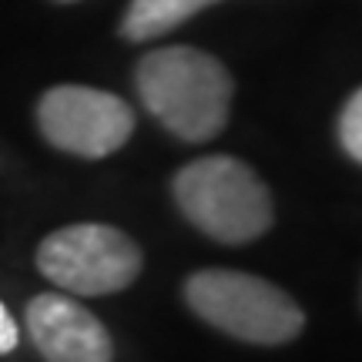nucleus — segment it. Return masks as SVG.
<instances>
[{"instance_id":"obj_1","label":"nucleus","mask_w":362,"mask_h":362,"mask_svg":"<svg viewBox=\"0 0 362 362\" xmlns=\"http://www.w3.org/2000/svg\"><path fill=\"white\" fill-rule=\"evenodd\" d=\"M134 84L148 115L181 141H211L228 124L232 78L218 57L198 47H161L144 54Z\"/></svg>"},{"instance_id":"obj_2","label":"nucleus","mask_w":362,"mask_h":362,"mask_svg":"<svg viewBox=\"0 0 362 362\" xmlns=\"http://www.w3.org/2000/svg\"><path fill=\"white\" fill-rule=\"evenodd\" d=\"M175 202L198 232L225 245H245L272 225V194L245 161L208 155L175 178Z\"/></svg>"},{"instance_id":"obj_3","label":"nucleus","mask_w":362,"mask_h":362,"mask_svg":"<svg viewBox=\"0 0 362 362\" xmlns=\"http://www.w3.org/2000/svg\"><path fill=\"white\" fill-rule=\"evenodd\" d=\"M185 298L198 319L218 332L252 346H282L302 332L305 315L279 285L235 269L194 272L185 282Z\"/></svg>"},{"instance_id":"obj_4","label":"nucleus","mask_w":362,"mask_h":362,"mask_svg":"<svg viewBox=\"0 0 362 362\" xmlns=\"http://www.w3.org/2000/svg\"><path fill=\"white\" fill-rule=\"evenodd\" d=\"M37 269L71 296H111L141 275V248L121 228L84 221L40 242Z\"/></svg>"},{"instance_id":"obj_5","label":"nucleus","mask_w":362,"mask_h":362,"mask_svg":"<svg viewBox=\"0 0 362 362\" xmlns=\"http://www.w3.org/2000/svg\"><path fill=\"white\" fill-rule=\"evenodd\" d=\"M37 124L44 138L67 155L104 158L128 144L134 111L117 94L84 84H61L40 98Z\"/></svg>"},{"instance_id":"obj_6","label":"nucleus","mask_w":362,"mask_h":362,"mask_svg":"<svg viewBox=\"0 0 362 362\" xmlns=\"http://www.w3.org/2000/svg\"><path fill=\"white\" fill-rule=\"evenodd\" d=\"M27 332L47 362H111L115 346L101 319L57 292L27 302Z\"/></svg>"},{"instance_id":"obj_7","label":"nucleus","mask_w":362,"mask_h":362,"mask_svg":"<svg viewBox=\"0 0 362 362\" xmlns=\"http://www.w3.org/2000/svg\"><path fill=\"white\" fill-rule=\"evenodd\" d=\"M218 0H131L121 17V34L134 44L168 34Z\"/></svg>"},{"instance_id":"obj_8","label":"nucleus","mask_w":362,"mask_h":362,"mask_svg":"<svg viewBox=\"0 0 362 362\" xmlns=\"http://www.w3.org/2000/svg\"><path fill=\"white\" fill-rule=\"evenodd\" d=\"M339 141L346 148V155L362 165V88L346 101L339 115Z\"/></svg>"},{"instance_id":"obj_9","label":"nucleus","mask_w":362,"mask_h":362,"mask_svg":"<svg viewBox=\"0 0 362 362\" xmlns=\"http://www.w3.org/2000/svg\"><path fill=\"white\" fill-rule=\"evenodd\" d=\"M13 349H17V325H13L11 312L4 309V302H0V356H7Z\"/></svg>"},{"instance_id":"obj_10","label":"nucleus","mask_w":362,"mask_h":362,"mask_svg":"<svg viewBox=\"0 0 362 362\" xmlns=\"http://www.w3.org/2000/svg\"><path fill=\"white\" fill-rule=\"evenodd\" d=\"M57 4H74V0H57Z\"/></svg>"}]
</instances>
